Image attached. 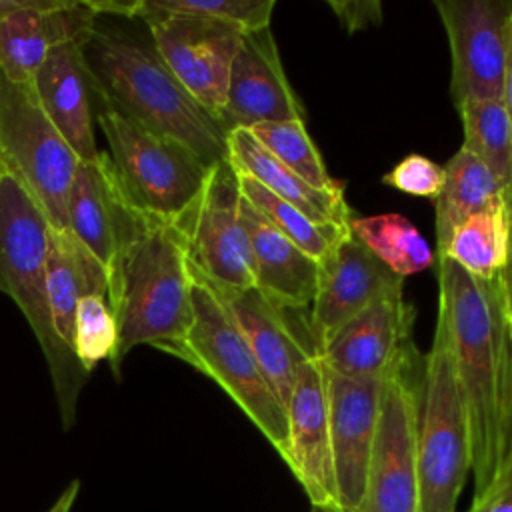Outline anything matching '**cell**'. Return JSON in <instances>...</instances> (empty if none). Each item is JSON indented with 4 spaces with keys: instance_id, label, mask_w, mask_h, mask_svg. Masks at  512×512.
I'll list each match as a JSON object with an SVG mask.
<instances>
[{
    "instance_id": "cell-1",
    "label": "cell",
    "mask_w": 512,
    "mask_h": 512,
    "mask_svg": "<svg viewBox=\"0 0 512 512\" xmlns=\"http://www.w3.org/2000/svg\"><path fill=\"white\" fill-rule=\"evenodd\" d=\"M438 264V312L444 316L466 412L474 498L512 456V318L500 276H470L448 256Z\"/></svg>"
},
{
    "instance_id": "cell-2",
    "label": "cell",
    "mask_w": 512,
    "mask_h": 512,
    "mask_svg": "<svg viewBox=\"0 0 512 512\" xmlns=\"http://www.w3.org/2000/svg\"><path fill=\"white\" fill-rule=\"evenodd\" d=\"M82 64L102 108L192 150L208 168L228 160L226 130L168 70L152 40L94 26L80 44Z\"/></svg>"
},
{
    "instance_id": "cell-3",
    "label": "cell",
    "mask_w": 512,
    "mask_h": 512,
    "mask_svg": "<svg viewBox=\"0 0 512 512\" xmlns=\"http://www.w3.org/2000/svg\"><path fill=\"white\" fill-rule=\"evenodd\" d=\"M108 302L118 330L110 358L116 374L132 348L164 350L186 336L194 320L192 274L174 222L136 214L108 278Z\"/></svg>"
},
{
    "instance_id": "cell-4",
    "label": "cell",
    "mask_w": 512,
    "mask_h": 512,
    "mask_svg": "<svg viewBox=\"0 0 512 512\" xmlns=\"http://www.w3.org/2000/svg\"><path fill=\"white\" fill-rule=\"evenodd\" d=\"M50 224L38 204L0 170V292L22 310L46 358L62 428L76 420L80 390L88 372L58 336L48 300Z\"/></svg>"
},
{
    "instance_id": "cell-5",
    "label": "cell",
    "mask_w": 512,
    "mask_h": 512,
    "mask_svg": "<svg viewBox=\"0 0 512 512\" xmlns=\"http://www.w3.org/2000/svg\"><path fill=\"white\" fill-rule=\"evenodd\" d=\"M190 274L192 326L180 342L162 352L184 360L214 380L284 460L288 450V416L284 404L218 296L192 266Z\"/></svg>"
},
{
    "instance_id": "cell-6",
    "label": "cell",
    "mask_w": 512,
    "mask_h": 512,
    "mask_svg": "<svg viewBox=\"0 0 512 512\" xmlns=\"http://www.w3.org/2000/svg\"><path fill=\"white\" fill-rule=\"evenodd\" d=\"M416 470L418 512H456L470 472V444L450 334L440 312L418 382Z\"/></svg>"
},
{
    "instance_id": "cell-7",
    "label": "cell",
    "mask_w": 512,
    "mask_h": 512,
    "mask_svg": "<svg viewBox=\"0 0 512 512\" xmlns=\"http://www.w3.org/2000/svg\"><path fill=\"white\" fill-rule=\"evenodd\" d=\"M96 120L124 200L146 216L176 224L200 196L210 168L184 144L148 132L114 110L102 108Z\"/></svg>"
},
{
    "instance_id": "cell-8",
    "label": "cell",
    "mask_w": 512,
    "mask_h": 512,
    "mask_svg": "<svg viewBox=\"0 0 512 512\" xmlns=\"http://www.w3.org/2000/svg\"><path fill=\"white\" fill-rule=\"evenodd\" d=\"M78 156L40 108L34 88L0 70V170L38 204L52 230L68 228V196Z\"/></svg>"
},
{
    "instance_id": "cell-9",
    "label": "cell",
    "mask_w": 512,
    "mask_h": 512,
    "mask_svg": "<svg viewBox=\"0 0 512 512\" xmlns=\"http://www.w3.org/2000/svg\"><path fill=\"white\" fill-rule=\"evenodd\" d=\"M416 348L404 350L382 380L380 416L362 512H418Z\"/></svg>"
},
{
    "instance_id": "cell-10",
    "label": "cell",
    "mask_w": 512,
    "mask_h": 512,
    "mask_svg": "<svg viewBox=\"0 0 512 512\" xmlns=\"http://www.w3.org/2000/svg\"><path fill=\"white\" fill-rule=\"evenodd\" d=\"M240 204V176L230 160H222L210 168L200 196L176 222L186 240L190 266L218 286H254L252 250Z\"/></svg>"
},
{
    "instance_id": "cell-11",
    "label": "cell",
    "mask_w": 512,
    "mask_h": 512,
    "mask_svg": "<svg viewBox=\"0 0 512 512\" xmlns=\"http://www.w3.org/2000/svg\"><path fill=\"white\" fill-rule=\"evenodd\" d=\"M134 18L144 20L156 52L176 80L218 116L244 30L224 20L158 12L144 0L136 2Z\"/></svg>"
},
{
    "instance_id": "cell-12",
    "label": "cell",
    "mask_w": 512,
    "mask_h": 512,
    "mask_svg": "<svg viewBox=\"0 0 512 512\" xmlns=\"http://www.w3.org/2000/svg\"><path fill=\"white\" fill-rule=\"evenodd\" d=\"M434 8L450 44L454 106L502 98L512 0H436Z\"/></svg>"
},
{
    "instance_id": "cell-13",
    "label": "cell",
    "mask_w": 512,
    "mask_h": 512,
    "mask_svg": "<svg viewBox=\"0 0 512 512\" xmlns=\"http://www.w3.org/2000/svg\"><path fill=\"white\" fill-rule=\"evenodd\" d=\"M384 376L350 378L324 366L328 430L340 512H362Z\"/></svg>"
},
{
    "instance_id": "cell-14",
    "label": "cell",
    "mask_w": 512,
    "mask_h": 512,
    "mask_svg": "<svg viewBox=\"0 0 512 512\" xmlns=\"http://www.w3.org/2000/svg\"><path fill=\"white\" fill-rule=\"evenodd\" d=\"M98 14L76 0H0V70L32 86L46 56L62 44H82Z\"/></svg>"
},
{
    "instance_id": "cell-15",
    "label": "cell",
    "mask_w": 512,
    "mask_h": 512,
    "mask_svg": "<svg viewBox=\"0 0 512 512\" xmlns=\"http://www.w3.org/2000/svg\"><path fill=\"white\" fill-rule=\"evenodd\" d=\"M404 278L380 262L352 232L320 262L316 296L310 304V336L316 352L348 320L378 302L400 292Z\"/></svg>"
},
{
    "instance_id": "cell-16",
    "label": "cell",
    "mask_w": 512,
    "mask_h": 512,
    "mask_svg": "<svg viewBox=\"0 0 512 512\" xmlns=\"http://www.w3.org/2000/svg\"><path fill=\"white\" fill-rule=\"evenodd\" d=\"M306 112L292 90L270 26L244 32L232 60L226 102L218 122L228 132L262 122L304 120Z\"/></svg>"
},
{
    "instance_id": "cell-17",
    "label": "cell",
    "mask_w": 512,
    "mask_h": 512,
    "mask_svg": "<svg viewBox=\"0 0 512 512\" xmlns=\"http://www.w3.org/2000/svg\"><path fill=\"white\" fill-rule=\"evenodd\" d=\"M286 416L288 450L284 462L312 506L324 512H340L330 450L324 364L318 356L300 366L286 404Z\"/></svg>"
},
{
    "instance_id": "cell-18",
    "label": "cell",
    "mask_w": 512,
    "mask_h": 512,
    "mask_svg": "<svg viewBox=\"0 0 512 512\" xmlns=\"http://www.w3.org/2000/svg\"><path fill=\"white\" fill-rule=\"evenodd\" d=\"M414 308L402 290L392 292L336 330L320 348L322 364L342 376H384L412 344Z\"/></svg>"
},
{
    "instance_id": "cell-19",
    "label": "cell",
    "mask_w": 512,
    "mask_h": 512,
    "mask_svg": "<svg viewBox=\"0 0 512 512\" xmlns=\"http://www.w3.org/2000/svg\"><path fill=\"white\" fill-rule=\"evenodd\" d=\"M202 280L228 310L286 408L300 366L318 354L296 334L294 326L286 318V312L274 306L256 286L228 288L212 284L206 278Z\"/></svg>"
},
{
    "instance_id": "cell-20",
    "label": "cell",
    "mask_w": 512,
    "mask_h": 512,
    "mask_svg": "<svg viewBox=\"0 0 512 512\" xmlns=\"http://www.w3.org/2000/svg\"><path fill=\"white\" fill-rule=\"evenodd\" d=\"M136 214L114 182L106 152L94 162H78L68 196V228L108 278Z\"/></svg>"
},
{
    "instance_id": "cell-21",
    "label": "cell",
    "mask_w": 512,
    "mask_h": 512,
    "mask_svg": "<svg viewBox=\"0 0 512 512\" xmlns=\"http://www.w3.org/2000/svg\"><path fill=\"white\" fill-rule=\"evenodd\" d=\"M32 88L40 108L78 160H98L102 150L94 138L92 88L82 64L80 44L56 46L38 68Z\"/></svg>"
},
{
    "instance_id": "cell-22",
    "label": "cell",
    "mask_w": 512,
    "mask_h": 512,
    "mask_svg": "<svg viewBox=\"0 0 512 512\" xmlns=\"http://www.w3.org/2000/svg\"><path fill=\"white\" fill-rule=\"evenodd\" d=\"M240 216L250 240L254 286L284 312L310 308L318 288L320 264L284 238L244 198Z\"/></svg>"
},
{
    "instance_id": "cell-23",
    "label": "cell",
    "mask_w": 512,
    "mask_h": 512,
    "mask_svg": "<svg viewBox=\"0 0 512 512\" xmlns=\"http://www.w3.org/2000/svg\"><path fill=\"white\" fill-rule=\"evenodd\" d=\"M228 160L236 172L256 180L268 192L298 208L306 216L322 224H350V208L342 186L334 190H318L304 182L296 172L276 160L246 128H236L226 136Z\"/></svg>"
},
{
    "instance_id": "cell-24",
    "label": "cell",
    "mask_w": 512,
    "mask_h": 512,
    "mask_svg": "<svg viewBox=\"0 0 512 512\" xmlns=\"http://www.w3.org/2000/svg\"><path fill=\"white\" fill-rule=\"evenodd\" d=\"M88 294L108 296L106 270L70 230L50 228L48 300L54 328L70 350L74 340L76 308L78 302Z\"/></svg>"
},
{
    "instance_id": "cell-25",
    "label": "cell",
    "mask_w": 512,
    "mask_h": 512,
    "mask_svg": "<svg viewBox=\"0 0 512 512\" xmlns=\"http://www.w3.org/2000/svg\"><path fill=\"white\" fill-rule=\"evenodd\" d=\"M504 200V190L494 174L466 148L444 166V182L434 200L436 208V254L442 256L454 230L472 214L496 206Z\"/></svg>"
},
{
    "instance_id": "cell-26",
    "label": "cell",
    "mask_w": 512,
    "mask_h": 512,
    "mask_svg": "<svg viewBox=\"0 0 512 512\" xmlns=\"http://www.w3.org/2000/svg\"><path fill=\"white\" fill-rule=\"evenodd\" d=\"M508 218L504 200L466 218L452 234L442 256L454 260L474 278L490 280L506 262ZM440 258V256H436Z\"/></svg>"
},
{
    "instance_id": "cell-27",
    "label": "cell",
    "mask_w": 512,
    "mask_h": 512,
    "mask_svg": "<svg viewBox=\"0 0 512 512\" xmlns=\"http://www.w3.org/2000/svg\"><path fill=\"white\" fill-rule=\"evenodd\" d=\"M350 232L400 278L422 272L434 264V252L400 214H378L350 220Z\"/></svg>"
},
{
    "instance_id": "cell-28",
    "label": "cell",
    "mask_w": 512,
    "mask_h": 512,
    "mask_svg": "<svg viewBox=\"0 0 512 512\" xmlns=\"http://www.w3.org/2000/svg\"><path fill=\"white\" fill-rule=\"evenodd\" d=\"M456 110L464 128L462 148L472 152L504 190L512 176V116L504 100H466Z\"/></svg>"
},
{
    "instance_id": "cell-29",
    "label": "cell",
    "mask_w": 512,
    "mask_h": 512,
    "mask_svg": "<svg viewBox=\"0 0 512 512\" xmlns=\"http://www.w3.org/2000/svg\"><path fill=\"white\" fill-rule=\"evenodd\" d=\"M240 192L246 202H250L284 238L296 244L302 252L314 258L318 264L336 248V244L350 232L348 226L322 224L280 200L256 180L240 174Z\"/></svg>"
},
{
    "instance_id": "cell-30",
    "label": "cell",
    "mask_w": 512,
    "mask_h": 512,
    "mask_svg": "<svg viewBox=\"0 0 512 512\" xmlns=\"http://www.w3.org/2000/svg\"><path fill=\"white\" fill-rule=\"evenodd\" d=\"M250 134L284 166L296 172L304 182L318 190H334L342 184L334 182L314 146L304 120L262 122L250 128Z\"/></svg>"
},
{
    "instance_id": "cell-31",
    "label": "cell",
    "mask_w": 512,
    "mask_h": 512,
    "mask_svg": "<svg viewBox=\"0 0 512 512\" xmlns=\"http://www.w3.org/2000/svg\"><path fill=\"white\" fill-rule=\"evenodd\" d=\"M116 320L104 294H88L78 302L74 318V340L72 350L84 368L92 372L104 358H112L116 348Z\"/></svg>"
},
{
    "instance_id": "cell-32",
    "label": "cell",
    "mask_w": 512,
    "mask_h": 512,
    "mask_svg": "<svg viewBox=\"0 0 512 512\" xmlns=\"http://www.w3.org/2000/svg\"><path fill=\"white\" fill-rule=\"evenodd\" d=\"M148 8L170 14H188L224 20L240 26L244 32L270 26L276 8L274 0H144Z\"/></svg>"
},
{
    "instance_id": "cell-33",
    "label": "cell",
    "mask_w": 512,
    "mask_h": 512,
    "mask_svg": "<svg viewBox=\"0 0 512 512\" xmlns=\"http://www.w3.org/2000/svg\"><path fill=\"white\" fill-rule=\"evenodd\" d=\"M444 182V166L424 154L404 156L390 172L382 176V184L416 198L436 200Z\"/></svg>"
},
{
    "instance_id": "cell-34",
    "label": "cell",
    "mask_w": 512,
    "mask_h": 512,
    "mask_svg": "<svg viewBox=\"0 0 512 512\" xmlns=\"http://www.w3.org/2000/svg\"><path fill=\"white\" fill-rule=\"evenodd\" d=\"M328 6L332 8V12L338 16L340 24L350 34L358 32V30L372 28V26L380 24V20H382V4L378 0H354V2L330 0Z\"/></svg>"
},
{
    "instance_id": "cell-35",
    "label": "cell",
    "mask_w": 512,
    "mask_h": 512,
    "mask_svg": "<svg viewBox=\"0 0 512 512\" xmlns=\"http://www.w3.org/2000/svg\"><path fill=\"white\" fill-rule=\"evenodd\" d=\"M468 512H512V456L496 480L474 498Z\"/></svg>"
},
{
    "instance_id": "cell-36",
    "label": "cell",
    "mask_w": 512,
    "mask_h": 512,
    "mask_svg": "<svg viewBox=\"0 0 512 512\" xmlns=\"http://www.w3.org/2000/svg\"><path fill=\"white\" fill-rule=\"evenodd\" d=\"M504 204H506V218H508V248H506V262L504 268L500 270V284H502V292L506 298V306H508V314L512 318V176L510 182L504 188Z\"/></svg>"
},
{
    "instance_id": "cell-37",
    "label": "cell",
    "mask_w": 512,
    "mask_h": 512,
    "mask_svg": "<svg viewBox=\"0 0 512 512\" xmlns=\"http://www.w3.org/2000/svg\"><path fill=\"white\" fill-rule=\"evenodd\" d=\"M502 100L512 116V20L508 30V56H506V72H504V94Z\"/></svg>"
},
{
    "instance_id": "cell-38",
    "label": "cell",
    "mask_w": 512,
    "mask_h": 512,
    "mask_svg": "<svg viewBox=\"0 0 512 512\" xmlns=\"http://www.w3.org/2000/svg\"><path fill=\"white\" fill-rule=\"evenodd\" d=\"M80 490V480H72L64 492L58 496V500L52 504V508L48 512H70L74 500H76V494Z\"/></svg>"
}]
</instances>
